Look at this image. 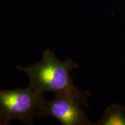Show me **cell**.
I'll return each instance as SVG.
<instances>
[{"mask_svg": "<svg viewBox=\"0 0 125 125\" xmlns=\"http://www.w3.org/2000/svg\"><path fill=\"white\" fill-rule=\"evenodd\" d=\"M71 58L61 61L54 51L45 49L40 61L30 66L18 65L29 79V86L38 93H59L74 88L71 72L79 67Z\"/></svg>", "mask_w": 125, "mask_h": 125, "instance_id": "obj_1", "label": "cell"}, {"mask_svg": "<svg viewBox=\"0 0 125 125\" xmlns=\"http://www.w3.org/2000/svg\"><path fill=\"white\" fill-rule=\"evenodd\" d=\"M90 96V92L81 91L76 86L55 94L52 99L45 101L37 117H53L62 125H94L82 108Z\"/></svg>", "mask_w": 125, "mask_h": 125, "instance_id": "obj_2", "label": "cell"}, {"mask_svg": "<svg viewBox=\"0 0 125 125\" xmlns=\"http://www.w3.org/2000/svg\"><path fill=\"white\" fill-rule=\"evenodd\" d=\"M46 99L30 86L26 88H0V115L9 123L19 120L32 125L41 111Z\"/></svg>", "mask_w": 125, "mask_h": 125, "instance_id": "obj_3", "label": "cell"}, {"mask_svg": "<svg viewBox=\"0 0 125 125\" xmlns=\"http://www.w3.org/2000/svg\"><path fill=\"white\" fill-rule=\"evenodd\" d=\"M94 125H125V107L117 104L110 105Z\"/></svg>", "mask_w": 125, "mask_h": 125, "instance_id": "obj_4", "label": "cell"}, {"mask_svg": "<svg viewBox=\"0 0 125 125\" xmlns=\"http://www.w3.org/2000/svg\"><path fill=\"white\" fill-rule=\"evenodd\" d=\"M9 125V122L6 120L4 118L0 115V125Z\"/></svg>", "mask_w": 125, "mask_h": 125, "instance_id": "obj_5", "label": "cell"}]
</instances>
